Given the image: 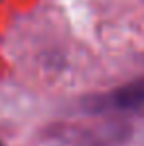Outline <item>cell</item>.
<instances>
[{"instance_id": "7a4b0ae2", "label": "cell", "mask_w": 144, "mask_h": 146, "mask_svg": "<svg viewBox=\"0 0 144 146\" xmlns=\"http://www.w3.org/2000/svg\"><path fill=\"white\" fill-rule=\"evenodd\" d=\"M0 146H2V144H0Z\"/></svg>"}, {"instance_id": "6da1fadb", "label": "cell", "mask_w": 144, "mask_h": 146, "mask_svg": "<svg viewBox=\"0 0 144 146\" xmlns=\"http://www.w3.org/2000/svg\"><path fill=\"white\" fill-rule=\"evenodd\" d=\"M144 107V77L132 83H126L119 89L111 91L105 97L93 101V111H140Z\"/></svg>"}]
</instances>
